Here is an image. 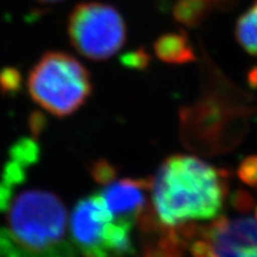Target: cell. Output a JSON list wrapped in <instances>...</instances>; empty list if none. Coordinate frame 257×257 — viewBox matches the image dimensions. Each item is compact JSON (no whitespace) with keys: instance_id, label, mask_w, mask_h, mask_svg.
<instances>
[{"instance_id":"obj_1","label":"cell","mask_w":257,"mask_h":257,"mask_svg":"<svg viewBox=\"0 0 257 257\" xmlns=\"http://www.w3.org/2000/svg\"><path fill=\"white\" fill-rule=\"evenodd\" d=\"M150 189L159 220L170 227L214 219L225 199L219 170L187 155L168 157L157 170Z\"/></svg>"},{"instance_id":"obj_2","label":"cell","mask_w":257,"mask_h":257,"mask_svg":"<svg viewBox=\"0 0 257 257\" xmlns=\"http://www.w3.org/2000/svg\"><path fill=\"white\" fill-rule=\"evenodd\" d=\"M0 227V257H78L68 238L62 199L43 189H28L10 201Z\"/></svg>"},{"instance_id":"obj_3","label":"cell","mask_w":257,"mask_h":257,"mask_svg":"<svg viewBox=\"0 0 257 257\" xmlns=\"http://www.w3.org/2000/svg\"><path fill=\"white\" fill-rule=\"evenodd\" d=\"M32 100L56 117L73 114L92 93L89 72L69 54L48 51L32 67L28 78Z\"/></svg>"},{"instance_id":"obj_4","label":"cell","mask_w":257,"mask_h":257,"mask_svg":"<svg viewBox=\"0 0 257 257\" xmlns=\"http://www.w3.org/2000/svg\"><path fill=\"white\" fill-rule=\"evenodd\" d=\"M133 227L112 219L98 193L79 200L70 216V237L82 257L130 255Z\"/></svg>"},{"instance_id":"obj_5","label":"cell","mask_w":257,"mask_h":257,"mask_svg":"<svg viewBox=\"0 0 257 257\" xmlns=\"http://www.w3.org/2000/svg\"><path fill=\"white\" fill-rule=\"evenodd\" d=\"M68 35L73 47L89 60L110 59L124 46L126 28L113 6L99 2L82 3L69 16Z\"/></svg>"},{"instance_id":"obj_6","label":"cell","mask_w":257,"mask_h":257,"mask_svg":"<svg viewBox=\"0 0 257 257\" xmlns=\"http://www.w3.org/2000/svg\"><path fill=\"white\" fill-rule=\"evenodd\" d=\"M192 236L193 257H257V213L219 218Z\"/></svg>"},{"instance_id":"obj_7","label":"cell","mask_w":257,"mask_h":257,"mask_svg":"<svg viewBox=\"0 0 257 257\" xmlns=\"http://www.w3.org/2000/svg\"><path fill=\"white\" fill-rule=\"evenodd\" d=\"M152 182L148 180L112 179L98 193L112 219L134 226L146 210V192Z\"/></svg>"},{"instance_id":"obj_8","label":"cell","mask_w":257,"mask_h":257,"mask_svg":"<svg viewBox=\"0 0 257 257\" xmlns=\"http://www.w3.org/2000/svg\"><path fill=\"white\" fill-rule=\"evenodd\" d=\"M156 55L168 63H186L194 60L187 37L182 32L167 34L155 43Z\"/></svg>"},{"instance_id":"obj_9","label":"cell","mask_w":257,"mask_h":257,"mask_svg":"<svg viewBox=\"0 0 257 257\" xmlns=\"http://www.w3.org/2000/svg\"><path fill=\"white\" fill-rule=\"evenodd\" d=\"M236 37L244 50L257 56V0L239 17L236 25Z\"/></svg>"},{"instance_id":"obj_10","label":"cell","mask_w":257,"mask_h":257,"mask_svg":"<svg viewBox=\"0 0 257 257\" xmlns=\"http://www.w3.org/2000/svg\"><path fill=\"white\" fill-rule=\"evenodd\" d=\"M210 3L207 0H179L174 8V16L186 25H197L206 17Z\"/></svg>"},{"instance_id":"obj_11","label":"cell","mask_w":257,"mask_h":257,"mask_svg":"<svg viewBox=\"0 0 257 257\" xmlns=\"http://www.w3.org/2000/svg\"><path fill=\"white\" fill-rule=\"evenodd\" d=\"M144 257H180L179 238L175 233H170L161 239L159 245L148 250Z\"/></svg>"},{"instance_id":"obj_12","label":"cell","mask_w":257,"mask_h":257,"mask_svg":"<svg viewBox=\"0 0 257 257\" xmlns=\"http://www.w3.org/2000/svg\"><path fill=\"white\" fill-rule=\"evenodd\" d=\"M91 172L95 181L100 185H104L106 182L110 181V180L115 178L114 168L106 161H98V162H95L93 165Z\"/></svg>"},{"instance_id":"obj_13","label":"cell","mask_w":257,"mask_h":257,"mask_svg":"<svg viewBox=\"0 0 257 257\" xmlns=\"http://www.w3.org/2000/svg\"><path fill=\"white\" fill-rule=\"evenodd\" d=\"M239 175L246 184L257 185V157H250L244 161Z\"/></svg>"},{"instance_id":"obj_14","label":"cell","mask_w":257,"mask_h":257,"mask_svg":"<svg viewBox=\"0 0 257 257\" xmlns=\"http://www.w3.org/2000/svg\"><path fill=\"white\" fill-rule=\"evenodd\" d=\"M147 54L142 53V51H138V53H133L130 57H126L125 60H130V66L134 67H144L147 64L148 61Z\"/></svg>"},{"instance_id":"obj_15","label":"cell","mask_w":257,"mask_h":257,"mask_svg":"<svg viewBox=\"0 0 257 257\" xmlns=\"http://www.w3.org/2000/svg\"><path fill=\"white\" fill-rule=\"evenodd\" d=\"M208 3H213V4H216L218 6H221V5H225V6H229L231 3L234 2V0H207Z\"/></svg>"},{"instance_id":"obj_16","label":"cell","mask_w":257,"mask_h":257,"mask_svg":"<svg viewBox=\"0 0 257 257\" xmlns=\"http://www.w3.org/2000/svg\"><path fill=\"white\" fill-rule=\"evenodd\" d=\"M38 3H42V4H53V3L61 2V0H36Z\"/></svg>"}]
</instances>
